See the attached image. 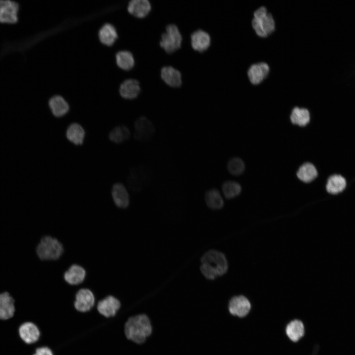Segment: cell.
I'll return each instance as SVG.
<instances>
[{"label": "cell", "mask_w": 355, "mask_h": 355, "mask_svg": "<svg viewBox=\"0 0 355 355\" xmlns=\"http://www.w3.org/2000/svg\"><path fill=\"white\" fill-rule=\"evenodd\" d=\"M152 331L151 320L144 314L130 317L124 325V333L127 339L138 345L145 343Z\"/></svg>", "instance_id": "1"}, {"label": "cell", "mask_w": 355, "mask_h": 355, "mask_svg": "<svg viewBox=\"0 0 355 355\" xmlns=\"http://www.w3.org/2000/svg\"><path fill=\"white\" fill-rule=\"evenodd\" d=\"M201 273L209 280H214L224 275L228 269V263L225 255L215 249L205 252L201 257Z\"/></svg>", "instance_id": "2"}, {"label": "cell", "mask_w": 355, "mask_h": 355, "mask_svg": "<svg viewBox=\"0 0 355 355\" xmlns=\"http://www.w3.org/2000/svg\"><path fill=\"white\" fill-rule=\"evenodd\" d=\"M36 253L42 261H54L59 259L64 252L62 243L57 238L49 235L43 236L37 244Z\"/></svg>", "instance_id": "3"}, {"label": "cell", "mask_w": 355, "mask_h": 355, "mask_svg": "<svg viewBox=\"0 0 355 355\" xmlns=\"http://www.w3.org/2000/svg\"><path fill=\"white\" fill-rule=\"evenodd\" d=\"M152 175L146 166L138 165L131 167L129 170L126 181L130 190L133 192L142 191L151 181Z\"/></svg>", "instance_id": "4"}, {"label": "cell", "mask_w": 355, "mask_h": 355, "mask_svg": "<svg viewBox=\"0 0 355 355\" xmlns=\"http://www.w3.org/2000/svg\"><path fill=\"white\" fill-rule=\"evenodd\" d=\"M252 26L256 34L260 37H266L275 29V22L272 15L265 6L258 8L253 13Z\"/></svg>", "instance_id": "5"}, {"label": "cell", "mask_w": 355, "mask_h": 355, "mask_svg": "<svg viewBox=\"0 0 355 355\" xmlns=\"http://www.w3.org/2000/svg\"><path fill=\"white\" fill-rule=\"evenodd\" d=\"M182 40V36L178 26L170 24L166 27V31L162 34L159 44L167 53L171 54L180 48Z\"/></svg>", "instance_id": "6"}, {"label": "cell", "mask_w": 355, "mask_h": 355, "mask_svg": "<svg viewBox=\"0 0 355 355\" xmlns=\"http://www.w3.org/2000/svg\"><path fill=\"white\" fill-rule=\"evenodd\" d=\"M96 299L89 288L81 287L76 292L73 302L75 310L80 313L91 311L96 305Z\"/></svg>", "instance_id": "7"}, {"label": "cell", "mask_w": 355, "mask_h": 355, "mask_svg": "<svg viewBox=\"0 0 355 355\" xmlns=\"http://www.w3.org/2000/svg\"><path fill=\"white\" fill-rule=\"evenodd\" d=\"M96 309L98 313L106 319L114 317L121 308V303L115 296L108 295L97 302Z\"/></svg>", "instance_id": "8"}, {"label": "cell", "mask_w": 355, "mask_h": 355, "mask_svg": "<svg viewBox=\"0 0 355 355\" xmlns=\"http://www.w3.org/2000/svg\"><path fill=\"white\" fill-rule=\"evenodd\" d=\"M154 132L153 124L147 117L141 116L135 120L133 136L137 141L141 142L148 141L152 138Z\"/></svg>", "instance_id": "9"}, {"label": "cell", "mask_w": 355, "mask_h": 355, "mask_svg": "<svg viewBox=\"0 0 355 355\" xmlns=\"http://www.w3.org/2000/svg\"><path fill=\"white\" fill-rule=\"evenodd\" d=\"M110 194L113 204L117 208L125 210L130 205L129 191L122 182H117L112 185Z\"/></svg>", "instance_id": "10"}, {"label": "cell", "mask_w": 355, "mask_h": 355, "mask_svg": "<svg viewBox=\"0 0 355 355\" xmlns=\"http://www.w3.org/2000/svg\"><path fill=\"white\" fill-rule=\"evenodd\" d=\"M65 135L70 143L75 146H80L84 143L86 132L81 124L73 122L67 127Z\"/></svg>", "instance_id": "11"}, {"label": "cell", "mask_w": 355, "mask_h": 355, "mask_svg": "<svg viewBox=\"0 0 355 355\" xmlns=\"http://www.w3.org/2000/svg\"><path fill=\"white\" fill-rule=\"evenodd\" d=\"M87 276L85 269L78 264H72L63 274L64 281L71 286H79L84 282Z\"/></svg>", "instance_id": "12"}, {"label": "cell", "mask_w": 355, "mask_h": 355, "mask_svg": "<svg viewBox=\"0 0 355 355\" xmlns=\"http://www.w3.org/2000/svg\"><path fill=\"white\" fill-rule=\"evenodd\" d=\"M18 4L11 0H0V22L13 24L18 21Z\"/></svg>", "instance_id": "13"}, {"label": "cell", "mask_w": 355, "mask_h": 355, "mask_svg": "<svg viewBox=\"0 0 355 355\" xmlns=\"http://www.w3.org/2000/svg\"><path fill=\"white\" fill-rule=\"evenodd\" d=\"M18 333L22 341L28 344L37 342L40 337L39 328L32 321H27L22 323L19 328Z\"/></svg>", "instance_id": "14"}, {"label": "cell", "mask_w": 355, "mask_h": 355, "mask_svg": "<svg viewBox=\"0 0 355 355\" xmlns=\"http://www.w3.org/2000/svg\"><path fill=\"white\" fill-rule=\"evenodd\" d=\"M251 308L250 302L247 298L243 295L233 297L228 304V310L230 313L239 317L246 316Z\"/></svg>", "instance_id": "15"}, {"label": "cell", "mask_w": 355, "mask_h": 355, "mask_svg": "<svg viewBox=\"0 0 355 355\" xmlns=\"http://www.w3.org/2000/svg\"><path fill=\"white\" fill-rule=\"evenodd\" d=\"M48 105L52 115L57 119L67 115L70 109L68 102L60 95L52 97L48 101Z\"/></svg>", "instance_id": "16"}, {"label": "cell", "mask_w": 355, "mask_h": 355, "mask_svg": "<svg viewBox=\"0 0 355 355\" xmlns=\"http://www.w3.org/2000/svg\"><path fill=\"white\" fill-rule=\"evenodd\" d=\"M190 39L192 47L199 52L205 51L211 44L209 34L201 29L194 31L190 35Z\"/></svg>", "instance_id": "17"}, {"label": "cell", "mask_w": 355, "mask_h": 355, "mask_svg": "<svg viewBox=\"0 0 355 355\" xmlns=\"http://www.w3.org/2000/svg\"><path fill=\"white\" fill-rule=\"evenodd\" d=\"M269 67L265 62H259L251 65L248 71V76L250 82L254 85L259 84L267 76Z\"/></svg>", "instance_id": "18"}, {"label": "cell", "mask_w": 355, "mask_h": 355, "mask_svg": "<svg viewBox=\"0 0 355 355\" xmlns=\"http://www.w3.org/2000/svg\"><path fill=\"white\" fill-rule=\"evenodd\" d=\"M141 92L138 80L130 78L124 80L119 87V94L124 99L132 100L138 97Z\"/></svg>", "instance_id": "19"}, {"label": "cell", "mask_w": 355, "mask_h": 355, "mask_svg": "<svg viewBox=\"0 0 355 355\" xmlns=\"http://www.w3.org/2000/svg\"><path fill=\"white\" fill-rule=\"evenodd\" d=\"M131 135L129 127L124 124H121L111 129L108 133V139L111 142L119 145L129 140Z\"/></svg>", "instance_id": "20"}, {"label": "cell", "mask_w": 355, "mask_h": 355, "mask_svg": "<svg viewBox=\"0 0 355 355\" xmlns=\"http://www.w3.org/2000/svg\"><path fill=\"white\" fill-rule=\"evenodd\" d=\"M14 300L8 292L0 294V320H7L14 315Z\"/></svg>", "instance_id": "21"}, {"label": "cell", "mask_w": 355, "mask_h": 355, "mask_svg": "<svg viewBox=\"0 0 355 355\" xmlns=\"http://www.w3.org/2000/svg\"><path fill=\"white\" fill-rule=\"evenodd\" d=\"M163 80L169 86L178 87L182 84V76L180 72L172 66H164L160 71Z\"/></svg>", "instance_id": "22"}, {"label": "cell", "mask_w": 355, "mask_h": 355, "mask_svg": "<svg viewBox=\"0 0 355 355\" xmlns=\"http://www.w3.org/2000/svg\"><path fill=\"white\" fill-rule=\"evenodd\" d=\"M151 9V5L148 0H132L129 1L127 6L128 11L138 18L145 17Z\"/></svg>", "instance_id": "23"}, {"label": "cell", "mask_w": 355, "mask_h": 355, "mask_svg": "<svg viewBox=\"0 0 355 355\" xmlns=\"http://www.w3.org/2000/svg\"><path fill=\"white\" fill-rule=\"evenodd\" d=\"M205 200L207 206L212 210H219L224 206V201L221 194L215 188H211L206 192Z\"/></svg>", "instance_id": "24"}, {"label": "cell", "mask_w": 355, "mask_h": 355, "mask_svg": "<svg viewBox=\"0 0 355 355\" xmlns=\"http://www.w3.org/2000/svg\"><path fill=\"white\" fill-rule=\"evenodd\" d=\"M117 36L115 28L110 24H105L99 32V38L100 41L107 46L112 45Z\"/></svg>", "instance_id": "25"}, {"label": "cell", "mask_w": 355, "mask_h": 355, "mask_svg": "<svg viewBox=\"0 0 355 355\" xmlns=\"http://www.w3.org/2000/svg\"><path fill=\"white\" fill-rule=\"evenodd\" d=\"M285 331L287 336L291 341L296 342L304 335V325L299 320H293L287 324Z\"/></svg>", "instance_id": "26"}, {"label": "cell", "mask_w": 355, "mask_h": 355, "mask_svg": "<svg viewBox=\"0 0 355 355\" xmlns=\"http://www.w3.org/2000/svg\"><path fill=\"white\" fill-rule=\"evenodd\" d=\"M318 175L316 167L311 163L307 162L301 165L297 173L298 178L308 183L314 180Z\"/></svg>", "instance_id": "27"}, {"label": "cell", "mask_w": 355, "mask_h": 355, "mask_svg": "<svg viewBox=\"0 0 355 355\" xmlns=\"http://www.w3.org/2000/svg\"><path fill=\"white\" fill-rule=\"evenodd\" d=\"M346 186L345 179L340 175H334L328 179L326 189L328 193L335 194L342 192Z\"/></svg>", "instance_id": "28"}, {"label": "cell", "mask_w": 355, "mask_h": 355, "mask_svg": "<svg viewBox=\"0 0 355 355\" xmlns=\"http://www.w3.org/2000/svg\"><path fill=\"white\" fill-rule=\"evenodd\" d=\"M290 118L293 124L305 126L310 121V112L306 108L295 107L291 111Z\"/></svg>", "instance_id": "29"}, {"label": "cell", "mask_w": 355, "mask_h": 355, "mask_svg": "<svg viewBox=\"0 0 355 355\" xmlns=\"http://www.w3.org/2000/svg\"><path fill=\"white\" fill-rule=\"evenodd\" d=\"M116 62L117 66L124 70H130L135 65V59L132 53L123 50L116 54Z\"/></svg>", "instance_id": "30"}, {"label": "cell", "mask_w": 355, "mask_h": 355, "mask_svg": "<svg viewBox=\"0 0 355 355\" xmlns=\"http://www.w3.org/2000/svg\"><path fill=\"white\" fill-rule=\"evenodd\" d=\"M222 191L226 198L232 199L240 193L241 187L235 181H226L222 185Z\"/></svg>", "instance_id": "31"}, {"label": "cell", "mask_w": 355, "mask_h": 355, "mask_svg": "<svg viewBox=\"0 0 355 355\" xmlns=\"http://www.w3.org/2000/svg\"><path fill=\"white\" fill-rule=\"evenodd\" d=\"M245 164L239 158L231 159L227 164V169L232 175L238 176L242 174L245 170Z\"/></svg>", "instance_id": "32"}, {"label": "cell", "mask_w": 355, "mask_h": 355, "mask_svg": "<svg viewBox=\"0 0 355 355\" xmlns=\"http://www.w3.org/2000/svg\"><path fill=\"white\" fill-rule=\"evenodd\" d=\"M33 355H54L52 349L47 346L37 348Z\"/></svg>", "instance_id": "33"}, {"label": "cell", "mask_w": 355, "mask_h": 355, "mask_svg": "<svg viewBox=\"0 0 355 355\" xmlns=\"http://www.w3.org/2000/svg\"><path fill=\"white\" fill-rule=\"evenodd\" d=\"M118 211H119V209H118V210L117 211V213H116V215H118ZM117 227H118V223H117Z\"/></svg>", "instance_id": "34"}]
</instances>
